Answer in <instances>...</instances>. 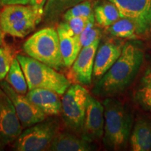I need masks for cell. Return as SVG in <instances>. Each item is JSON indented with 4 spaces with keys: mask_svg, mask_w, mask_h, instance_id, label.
I'll use <instances>...</instances> for the list:
<instances>
[{
    "mask_svg": "<svg viewBox=\"0 0 151 151\" xmlns=\"http://www.w3.org/2000/svg\"><path fill=\"white\" fill-rule=\"evenodd\" d=\"M0 88L12 101L22 127H29L47 118L46 115L34 104L26 94L17 92L6 81H0Z\"/></svg>",
    "mask_w": 151,
    "mask_h": 151,
    "instance_id": "9",
    "label": "cell"
},
{
    "mask_svg": "<svg viewBox=\"0 0 151 151\" xmlns=\"http://www.w3.org/2000/svg\"><path fill=\"white\" fill-rule=\"evenodd\" d=\"M46 1L47 0H30L29 5L32 6L38 14L43 17Z\"/></svg>",
    "mask_w": 151,
    "mask_h": 151,
    "instance_id": "27",
    "label": "cell"
},
{
    "mask_svg": "<svg viewBox=\"0 0 151 151\" xmlns=\"http://www.w3.org/2000/svg\"><path fill=\"white\" fill-rule=\"evenodd\" d=\"M94 15L92 9V4L90 0L85 1L76 4L75 6L69 9L64 13V20L75 17H83V18H90Z\"/></svg>",
    "mask_w": 151,
    "mask_h": 151,
    "instance_id": "23",
    "label": "cell"
},
{
    "mask_svg": "<svg viewBox=\"0 0 151 151\" xmlns=\"http://www.w3.org/2000/svg\"><path fill=\"white\" fill-rule=\"evenodd\" d=\"M94 21L95 19H92L79 36L82 48L90 46L96 40L100 39V31L97 27L94 26Z\"/></svg>",
    "mask_w": 151,
    "mask_h": 151,
    "instance_id": "24",
    "label": "cell"
},
{
    "mask_svg": "<svg viewBox=\"0 0 151 151\" xmlns=\"http://www.w3.org/2000/svg\"><path fill=\"white\" fill-rule=\"evenodd\" d=\"M4 146H5V144L2 141L0 140V151L2 150L4 148Z\"/></svg>",
    "mask_w": 151,
    "mask_h": 151,
    "instance_id": "30",
    "label": "cell"
},
{
    "mask_svg": "<svg viewBox=\"0 0 151 151\" xmlns=\"http://www.w3.org/2000/svg\"><path fill=\"white\" fill-rule=\"evenodd\" d=\"M94 18V16L92 15L90 18H83V17H75V18H71L68 19L67 20H64L66 23L68 24L69 28L73 34L76 36H80V35L85 28L87 27L88 22H89L92 19Z\"/></svg>",
    "mask_w": 151,
    "mask_h": 151,
    "instance_id": "26",
    "label": "cell"
},
{
    "mask_svg": "<svg viewBox=\"0 0 151 151\" xmlns=\"http://www.w3.org/2000/svg\"><path fill=\"white\" fill-rule=\"evenodd\" d=\"M96 150L93 143L70 132H58L50 145L52 151H90Z\"/></svg>",
    "mask_w": 151,
    "mask_h": 151,
    "instance_id": "16",
    "label": "cell"
},
{
    "mask_svg": "<svg viewBox=\"0 0 151 151\" xmlns=\"http://www.w3.org/2000/svg\"><path fill=\"white\" fill-rule=\"evenodd\" d=\"M16 58L24 72L29 90L41 88L63 95L71 86L65 76L50 66L29 56L19 55Z\"/></svg>",
    "mask_w": 151,
    "mask_h": 151,
    "instance_id": "3",
    "label": "cell"
},
{
    "mask_svg": "<svg viewBox=\"0 0 151 151\" xmlns=\"http://www.w3.org/2000/svg\"><path fill=\"white\" fill-rule=\"evenodd\" d=\"M26 96L34 104L48 116H56L61 113L62 101L59 94L50 90H29Z\"/></svg>",
    "mask_w": 151,
    "mask_h": 151,
    "instance_id": "15",
    "label": "cell"
},
{
    "mask_svg": "<svg viewBox=\"0 0 151 151\" xmlns=\"http://www.w3.org/2000/svg\"><path fill=\"white\" fill-rule=\"evenodd\" d=\"M103 143L109 150H122L127 146L133 127V117L123 103L107 97L104 100Z\"/></svg>",
    "mask_w": 151,
    "mask_h": 151,
    "instance_id": "2",
    "label": "cell"
},
{
    "mask_svg": "<svg viewBox=\"0 0 151 151\" xmlns=\"http://www.w3.org/2000/svg\"><path fill=\"white\" fill-rule=\"evenodd\" d=\"M30 0H0V4L2 6L8 5H27L29 4Z\"/></svg>",
    "mask_w": 151,
    "mask_h": 151,
    "instance_id": "28",
    "label": "cell"
},
{
    "mask_svg": "<svg viewBox=\"0 0 151 151\" xmlns=\"http://www.w3.org/2000/svg\"><path fill=\"white\" fill-rule=\"evenodd\" d=\"M94 16L96 22L103 27H109L121 18L116 6L108 0L100 1L96 5Z\"/></svg>",
    "mask_w": 151,
    "mask_h": 151,
    "instance_id": "19",
    "label": "cell"
},
{
    "mask_svg": "<svg viewBox=\"0 0 151 151\" xmlns=\"http://www.w3.org/2000/svg\"><path fill=\"white\" fill-rule=\"evenodd\" d=\"M6 81L18 93L27 94L28 86L24 72L17 58L13 59L10 69L6 76Z\"/></svg>",
    "mask_w": 151,
    "mask_h": 151,
    "instance_id": "21",
    "label": "cell"
},
{
    "mask_svg": "<svg viewBox=\"0 0 151 151\" xmlns=\"http://www.w3.org/2000/svg\"><path fill=\"white\" fill-rule=\"evenodd\" d=\"M104 127V106L97 99L89 94L84 123L80 137L84 140L94 143L103 137Z\"/></svg>",
    "mask_w": 151,
    "mask_h": 151,
    "instance_id": "11",
    "label": "cell"
},
{
    "mask_svg": "<svg viewBox=\"0 0 151 151\" xmlns=\"http://www.w3.org/2000/svg\"><path fill=\"white\" fill-rule=\"evenodd\" d=\"M114 4L121 18L129 19L137 28L139 37L151 33V0H108Z\"/></svg>",
    "mask_w": 151,
    "mask_h": 151,
    "instance_id": "8",
    "label": "cell"
},
{
    "mask_svg": "<svg viewBox=\"0 0 151 151\" xmlns=\"http://www.w3.org/2000/svg\"><path fill=\"white\" fill-rule=\"evenodd\" d=\"M57 119H45L27 127L14 141V148L18 151L49 150L54 138L59 132Z\"/></svg>",
    "mask_w": 151,
    "mask_h": 151,
    "instance_id": "6",
    "label": "cell"
},
{
    "mask_svg": "<svg viewBox=\"0 0 151 151\" xmlns=\"http://www.w3.org/2000/svg\"><path fill=\"white\" fill-rule=\"evenodd\" d=\"M100 39L96 40L90 46L81 48L76 59L72 65L73 76L75 80L81 85L91 83L94 58L99 46Z\"/></svg>",
    "mask_w": 151,
    "mask_h": 151,
    "instance_id": "13",
    "label": "cell"
},
{
    "mask_svg": "<svg viewBox=\"0 0 151 151\" xmlns=\"http://www.w3.org/2000/svg\"><path fill=\"white\" fill-rule=\"evenodd\" d=\"M12 60V53L10 49L0 46V81H3L6 76Z\"/></svg>",
    "mask_w": 151,
    "mask_h": 151,
    "instance_id": "25",
    "label": "cell"
},
{
    "mask_svg": "<svg viewBox=\"0 0 151 151\" xmlns=\"http://www.w3.org/2000/svg\"><path fill=\"white\" fill-rule=\"evenodd\" d=\"M89 93L80 84L69 87L62 99L61 113L64 123L75 134H80L83 126Z\"/></svg>",
    "mask_w": 151,
    "mask_h": 151,
    "instance_id": "7",
    "label": "cell"
},
{
    "mask_svg": "<svg viewBox=\"0 0 151 151\" xmlns=\"http://www.w3.org/2000/svg\"><path fill=\"white\" fill-rule=\"evenodd\" d=\"M57 32L64 65L66 67H70L82 48L79 37L73 34L65 21L58 24Z\"/></svg>",
    "mask_w": 151,
    "mask_h": 151,
    "instance_id": "14",
    "label": "cell"
},
{
    "mask_svg": "<svg viewBox=\"0 0 151 151\" xmlns=\"http://www.w3.org/2000/svg\"><path fill=\"white\" fill-rule=\"evenodd\" d=\"M85 1L88 0H47L43 18L46 22H56L66 11Z\"/></svg>",
    "mask_w": 151,
    "mask_h": 151,
    "instance_id": "20",
    "label": "cell"
},
{
    "mask_svg": "<svg viewBox=\"0 0 151 151\" xmlns=\"http://www.w3.org/2000/svg\"><path fill=\"white\" fill-rule=\"evenodd\" d=\"M4 44V32L1 29V24H0V46H3Z\"/></svg>",
    "mask_w": 151,
    "mask_h": 151,
    "instance_id": "29",
    "label": "cell"
},
{
    "mask_svg": "<svg viewBox=\"0 0 151 151\" xmlns=\"http://www.w3.org/2000/svg\"><path fill=\"white\" fill-rule=\"evenodd\" d=\"M144 60V52L140 44L127 41L122 46L118 59L94 84V94L112 97L123 92L139 73Z\"/></svg>",
    "mask_w": 151,
    "mask_h": 151,
    "instance_id": "1",
    "label": "cell"
},
{
    "mask_svg": "<svg viewBox=\"0 0 151 151\" xmlns=\"http://www.w3.org/2000/svg\"><path fill=\"white\" fill-rule=\"evenodd\" d=\"M32 6L8 5L0 12V24L4 34L23 38L33 32L42 20Z\"/></svg>",
    "mask_w": 151,
    "mask_h": 151,
    "instance_id": "5",
    "label": "cell"
},
{
    "mask_svg": "<svg viewBox=\"0 0 151 151\" xmlns=\"http://www.w3.org/2000/svg\"><path fill=\"white\" fill-rule=\"evenodd\" d=\"M23 50L29 57L57 71L65 67L58 34L53 27L43 28L28 38L23 44Z\"/></svg>",
    "mask_w": 151,
    "mask_h": 151,
    "instance_id": "4",
    "label": "cell"
},
{
    "mask_svg": "<svg viewBox=\"0 0 151 151\" xmlns=\"http://www.w3.org/2000/svg\"><path fill=\"white\" fill-rule=\"evenodd\" d=\"M134 99L143 110L151 113V64L139 79Z\"/></svg>",
    "mask_w": 151,
    "mask_h": 151,
    "instance_id": "18",
    "label": "cell"
},
{
    "mask_svg": "<svg viewBox=\"0 0 151 151\" xmlns=\"http://www.w3.org/2000/svg\"><path fill=\"white\" fill-rule=\"evenodd\" d=\"M123 45L120 41L109 40L98 46L92 73V78L95 82L99 81L118 59Z\"/></svg>",
    "mask_w": 151,
    "mask_h": 151,
    "instance_id": "12",
    "label": "cell"
},
{
    "mask_svg": "<svg viewBox=\"0 0 151 151\" xmlns=\"http://www.w3.org/2000/svg\"><path fill=\"white\" fill-rule=\"evenodd\" d=\"M22 128L12 101L0 88V140L5 145L14 142Z\"/></svg>",
    "mask_w": 151,
    "mask_h": 151,
    "instance_id": "10",
    "label": "cell"
},
{
    "mask_svg": "<svg viewBox=\"0 0 151 151\" xmlns=\"http://www.w3.org/2000/svg\"><path fill=\"white\" fill-rule=\"evenodd\" d=\"M108 31L113 37L117 38L136 39L139 37L134 23L125 18H120L109 26Z\"/></svg>",
    "mask_w": 151,
    "mask_h": 151,
    "instance_id": "22",
    "label": "cell"
},
{
    "mask_svg": "<svg viewBox=\"0 0 151 151\" xmlns=\"http://www.w3.org/2000/svg\"><path fill=\"white\" fill-rule=\"evenodd\" d=\"M129 143L133 151L151 150V121L149 119H137L130 134Z\"/></svg>",
    "mask_w": 151,
    "mask_h": 151,
    "instance_id": "17",
    "label": "cell"
}]
</instances>
